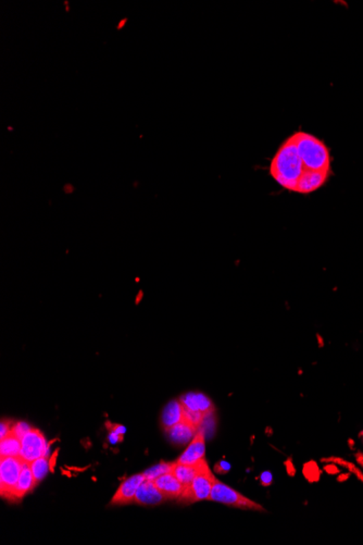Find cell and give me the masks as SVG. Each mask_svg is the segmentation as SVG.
I'll return each mask as SVG.
<instances>
[{
    "mask_svg": "<svg viewBox=\"0 0 363 545\" xmlns=\"http://www.w3.org/2000/svg\"><path fill=\"white\" fill-rule=\"evenodd\" d=\"M305 171L303 160L298 154L293 135L277 149L270 165V175L285 190L295 192L298 180Z\"/></svg>",
    "mask_w": 363,
    "mask_h": 545,
    "instance_id": "cell-1",
    "label": "cell"
},
{
    "mask_svg": "<svg viewBox=\"0 0 363 545\" xmlns=\"http://www.w3.org/2000/svg\"><path fill=\"white\" fill-rule=\"evenodd\" d=\"M293 137L305 169L331 171L329 149L321 140L306 132H296Z\"/></svg>",
    "mask_w": 363,
    "mask_h": 545,
    "instance_id": "cell-2",
    "label": "cell"
},
{
    "mask_svg": "<svg viewBox=\"0 0 363 545\" xmlns=\"http://www.w3.org/2000/svg\"><path fill=\"white\" fill-rule=\"evenodd\" d=\"M215 480H217V478L210 470L206 459H202L198 474L191 485L185 488L183 494L178 498V501L182 503L191 504L209 500L212 487L215 485Z\"/></svg>",
    "mask_w": 363,
    "mask_h": 545,
    "instance_id": "cell-3",
    "label": "cell"
},
{
    "mask_svg": "<svg viewBox=\"0 0 363 545\" xmlns=\"http://www.w3.org/2000/svg\"><path fill=\"white\" fill-rule=\"evenodd\" d=\"M209 501L218 502V503H222L224 505H229V507H236V509L264 511V507L260 504L256 503L250 498H246L243 494L230 488L229 485H224L218 479L212 487Z\"/></svg>",
    "mask_w": 363,
    "mask_h": 545,
    "instance_id": "cell-4",
    "label": "cell"
},
{
    "mask_svg": "<svg viewBox=\"0 0 363 545\" xmlns=\"http://www.w3.org/2000/svg\"><path fill=\"white\" fill-rule=\"evenodd\" d=\"M24 459L19 456L1 457L0 460V491L1 496L10 501L23 468Z\"/></svg>",
    "mask_w": 363,
    "mask_h": 545,
    "instance_id": "cell-5",
    "label": "cell"
},
{
    "mask_svg": "<svg viewBox=\"0 0 363 545\" xmlns=\"http://www.w3.org/2000/svg\"><path fill=\"white\" fill-rule=\"evenodd\" d=\"M21 452L20 457L25 462H34L40 457L46 456L47 443L45 436L38 429H32L21 440Z\"/></svg>",
    "mask_w": 363,
    "mask_h": 545,
    "instance_id": "cell-6",
    "label": "cell"
},
{
    "mask_svg": "<svg viewBox=\"0 0 363 545\" xmlns=\"http://www.w3.org/2000/svg\"><path fill=\"white\" fill-rule=\"evenodd\" d=\"M146 478L143 474H137V475L132 476V477L126 479L121 483L115 496L111 498L110 505L121 507V505H128V504H132L135 502L136 492H137L139 485Z\"/></svg>",
    "mask_w": 363,
    "mask_h": 545,
    "instance_id": "cell-7",
    "label": "cell"
},
{
    "mask_svg": "<svg viewBox=\"0 0 363 545\" xmlns=\"http://www.w3.org/2000/svg\"><path fill=\"white\" fill-rule=\"evenodd\" d=\"M329 171H314V170L305 169L301 178L298 180L295 193L303 194V195L314 193L322 188L329 180Z\"/></svg>",
    "mask_w": 363,
    "mask_h": 545,
    "instance_id": "cell-8",
    "label": "cell"
},
{
    "mask_svg": "<svg viewBox=\"0 0 363 545\" xmlns=\"http://www.w3.org/2000/svg\"><path fill=\"white\" fill-rule=\"evenodd\" d=\"M206 455V438L204 432L198 430L196 436L189 442L187 449L176 459V463L184 465H195L204 458Z\"/></svg>",
    "mask_w": 363,
    "mask_h": 545,
    "instance_id": "cell-9",
    "label": "cell"
},
{
    "mask_svg": "<svg viewBox=\"0 0 363 545\" xmlns=\"http://www.w3.org/2000/svg\"><path fill=\"white\" fill-rule=\"evenodd\" d=\"M178 399L185 408L202 412L206 417L215 412V404L209 397H207L206 394L202 392H187L180 395Z\"/></svg>",
    "mask_w": 363,
    "mask_h": 545,
    "instance_id": "cell-10",
    "label": "cell"
},
{
    "mask_svg": "<svg viewBox=\"0 0 363 545\" xmlns=\"http://www.w3.org/2000/svg\"><path fill=\"white\" fill-rule=\"evenodd\" d=\"M167 500L154 481L145 479L136 492L135 503L143 507H156Z\"/></svg>",
    "mask_w": 363,
    "mask_h": 545,
    "instance_id": "cell-11",
    "label": "cell"
},
{
    "mask_svg": "<svg viewBox=\"0 0 363 545\" xmlns=\"http://www.w3.org/2000/svg\"><path fill=\"white\" fill-rule=\"evenodd\" d=\"M198 430L199 429L195 425H191L189 421L184 419L183 421L165 430V433L169 440L175 445H185L193 440Z\"/></svg>",
    "mask_w": 363,
    "mask_h": 545,
    "instance_id": "cell-12",
    "label": "cell"
},
{
    "mask_svg": "<svg viewBox=\"0 0 363 545\" xmlns=\"http://www.w3.org/2000/svg\"><path fill=\"white\" fill-rule=\"evenodd\" d=\"M154 482L167 500H178L185 490V487L176 479L172 472L160 476L154 479Z\"/></svg>",
    "mask_w": 363,
    "mask_h": 545,
    "instance_id": "cell-13",
    "label": "cell"
},
{
    "mask_svg": "<svg viewBox=\"0 0 363 545\" xmlns=\"http://www.w3.org/2000/svg\"><path fill=\"white\" fill-rule=\"evenodd\" d=\"M183 420L184 406L180 403V399H172L162 410L161 425L165 431Z\"/></svg>",
    "mask_w": 363,
    "mask_h": 545,
    "instance_id": "cell-14",
    "label": "cell"
},
{
    "mask_svg": "<svg viewBox=\"0 0 363 545\" xmlns=\"http://www.w3.org/2000/svg\"><path fill=\"white\" fill-rule=\"evenodd\" d=\"M36 485V481H35L34 476H33V472H32L31 469V463L24 460L21 476H20L18 485H16V489H14V494H12V498H11L10 501L21 500V498L27 496L29 492H31Z\"/></svg>",
    "mask_w": 363,
    "mask_h": 545,
    "instance_id": "cell-15",
    "label": "cell"
},
{
    "mask_svg": "<svg viewBox=\"0 0 363 545\" xmlns=\"http://www.w3.org/2000/svg\"><path fill=\"white\" fill-rule=\"evenodd\" d=\"M202 460L195 465L178 464V463L174 462L171 472H172L173 475L176 477V479H178L185 488H187V487L191 485V483L193 482L197 474H198L199 469H200V463H202Z\"/></svg>",
    "mask_w": 363,
    "mask_h": 545,
    "instance_id": "cell-16",
    "label": "cell"
},
{
    "mask_svg": "<svg viewBox=\"0 0 363 545\" xmlns=\"http://www.w3.org/2000/svg\"><path fill=\"white\" fill-rule=\"evenodd\" d=\"M21 440L11 431L8 436H5V438H1V443H0V456H19V455H20V452H21Z\"/></svg>",
    "mask_w": 363,
    "mask_h": 545,
    "instance_id": "cell-17",
    "label": "cell"
},
{
    "mask_svg": "<svg viewBox=\"0 0 363 545\" xmlns=\"http://www.w3.org/2000/svg\"><path fill=\"white\" fill-rule=\"evenodd\" d=\"M31 469L32 472H33V476H34L35 481L38 485L49 471V462H48L47 457L43 456L36 459L34 462H32Z\"/></svg>",
    "mask_w": 363,
    "mask_h": 545,
    "instance_id": "cell-18",
    "label": "cell"
},
{
    "mask_svg": "<svg viewBox=\"0 0 363 545\" xmlns=\"http://www.w3.org/2000/svg\"><path fill=\"white\" fill-rule=\"evenodd\" d=\"M173 465H174V463H160V464L154 465V467L149 468L146 471L143 472V475L145 476L146 479L154 481V479H157L160 476L171 472Z\"/></svg>",
    "mask_w": 363,
    "mask_h": 545,
    "instance_id": "cell-19",
    "label": "cell"
},
{
    "mask_svg": "<svg viewBox=\"0 0 363 545\" xmlns=\"http://www.w3.org/2000/svg\"><path fill=\"white\" fill-rule=\"evenodd\" d=\"M204 418H206V416L202 412L187 410V408L184 407V419L186 421H189L191 425H195L196 428L199 429V427L204 423Z\"/></svg>",
    "mask_w": 363,
    "mask_h": 545,
    "instance_id": "cell-20",
    "label": "cell"
},
{
    "mask_svg": "<svg viewBox=\"0 0 363 545\" xmlns=\"http://www.w3.org/2000/svg\"><path fill=\"white\" fill-rule=\"evenodd\" d=\"M31 425L29 423H25V421H19V423H14V427H12V432L18 436L20 440L24 438V436L27 434V432L32 430Z\"/></svg>",
    "mask_w": 363,
    "mask_h": 545,
    "instance_id": "cell-21",
    "label": "cell"
},
{
    "mask_svg": "<svg viewBox=\"0 0 363 545\" xmlns=\"http://www.w3.org/2000/svg\"><path fill=\"white\" fill-rule=\"evenodd\" d=\"M14 425V423H10V421H5V420H3V421H1V427H0V428H1L0 438H3L5 436H8L9 433L12 430Z\"/></svg>",
    "mask_w": 363,
    "mask_h": 545,
    "instance_id": "cell-22",
    "label": "cell"
},
{
    "mask_svg": "<svg viewBox=\"0 0 363 545\" xmlns=\"http://www.w3.org/2000/svg\"><path fill=\"white\" fill-rule=\"evenodd\" d=\"M107 427L108 428H109L110 432H115L117 433V434H120V436H123V434H124V433H126V429L124 428L123 425H113V423H111V425H110V423H108Z\"/></svg>",
    "mask_w": 363,
    "mask_h": 545,
    "instance_id": "cell-23",
    "label": "cell"
},
{
    "mask_svg": "<svg viewBox=\"0 0 363 545\" xmlns=\"http://www.w3.org/2000/svg\"><path fill=\"white\" fill-rule=\"evenodd\" d=\"M260 479H261L262 483H264V485H270L272 481L271 472H264V474L261 475V477H260Z\"/></svg>",
    "mask_w": 363,
    "mask_h": 545,
    "instance_id": "cell-24",
    "label": "cell"
}]
</instances>
